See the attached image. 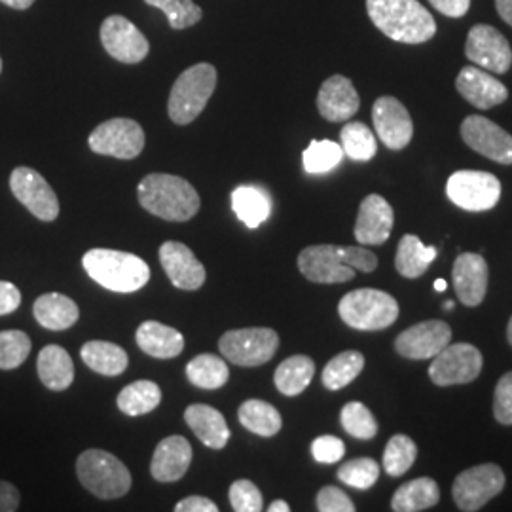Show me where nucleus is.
<instances>
[{
	"instance_id": "1",
	"label": "nucleus",
	"mask_w": 512,
	"mask_h": 512,
	"mask_svg": "<svg viewBox=\"0 0 512 512\" xmlns=\"http://www.w3.org/2000/svg\"><path fill=\"white\" fill-rule=\"evenodd\" d=\"M370 21L385 37L403 44H423L437 35V23L418 0H366Z\"/></svg>"
},
{
	"instance_id": "2",
	"label": "nucleus",
	"mask_w": 512,
	"mask_h": 512,
	"mask_svg": "<svg viewBox=\"0 0 512 512\" xmlns=\"http://www.w3.org/2000/svg\"><path fill=\"white\" fill-rule=\"evenodd\" d=\"M139 203L148 213L171 222H184L200 211V194L183 177L152 173L137 188Z\"/></svg>"
},
{
	"instance_id": "3",
	"label": "nucleus",
	"mask_w": 512,
	"mask_h": 512,
	"mask_svg": "<svg viewBox=\"0 0 512 512\" xmlns=\"http://www.w3.org/2000/svg\"><path fill=\"white\" fill-rule=\"evenodd\" d=\"M82 266L95 283L112 293H137L150 281L147 262L124 251L92 249L82 256Z\"/></svg>"
},
{
	"instance_id": "4",
	"label": "nucleus",
	"mask_w": 512,
	"mask_h": 512,
	"mask_svg": "<svg viewBox=\"0 0 512 512\" xmlns=\"http://www.w3.org/2000/svg\"><path fill=\"white\" fill-rule=\"evenodd\" d=\"M215 88H217V69L213 65L198 63L186 69L175 80L169 93V103H167L169 118L179 126H188L202 114Z\"/></svg>"
},
{
	"instance_id": "5",
	"label": "nucleus",
	"mask_w": 512,
	"mask_h": 512,
	"mask_svg": "<svg viewBox=\"0 0 512 512\" xmlns=\"http://www.w3.org/2000/svg\"><path fill=\"white\" fill-rule=\"evenodd\" d=\"M80 484L99 499H120L131 490L129 469L105 450H86L76 459Z\"/></svg>"
},
{
	"instance_id": "6",
	"label": "nucleus",
	"mask_w": 512,
	"mask_h": 512,
	"mask_svg": "<svg viewBox=\"0 0 512 512\" xmlns=\"http://www.w3.org/2000/svg\"><path fill=\"white\" fill-rule=\"evenodd\" d=\"M338 313L351 329L384 330L397 321L399 302L385 291L357 289L340 300Z\"/></svg>"
},
{
	"instance_id": "7",
	"label": "nucleus",
	"mask_w": 512,
	"mask_h": 512,
	"mask_svg": "<svg viewBox=\"0 0 512 512\" xmlns=\"http://www.w3.org/2000/svg\"><path fill=\"white\" fill-rule=\"evenodd\" d=\"M279 348V334L268 327L228 330L219 340L220 353L234 365H266L274 359Z\"/></svg>"
},
{
	"instance_id": "8",
	"label": "nucleus",
	"mask_w": 512,
	"mask_h": 512,
	"mask_svg": "<svg viewBox=\"0 0 512 512\" xmlns=\"http://www.w3.org/2000/svg\"><path fill=\"white\" fill-rule=\"evenodd\" d=\"M505 488V473L495 463L476 465L454 480L452 497L459 511L476 512L488 505Z\"/></svg>"
},
{
	"instance_id": "9",
	"label": "nucleus",
	"mask_w": 512,
	"mask_h": 512,
	"mask_svg": "<svg viewBox=\"0 0 512 512\" xmlns=\"http://www.w3.org/2000/svg\"><path fill=\"white\" fill-rule=\"evenodd\" d=\"M450 202L471 213L494 209L501 198L499 179L486 171H456L446 184Z\"/></svg>"
},
{
	"instance_id": "10",
	"label": "nucleus",
	"mask_w": 512,
	"mask_h": 512,
	"mask_svg": "<svg viewBox=\"0 0 512 512\" xmlns=\"http://www.w3.org/2000/svg\"><path fill=\"white\" fill-rule=\"evenodd\" d=\"M484 366V357L480 349L473 344H448L433 357V365L429 366V378L439 387L463 385L475 382Z\"/></svg>"
},
{
	"instance_id": "11",
	"label": "nucleus",
	"mask_w": 512,
	"mask_h": 512,
	"mask_svg": "<svg viewBox=\"0 0 512 512\" xmlns=\"http://www.w3.org/2000/svg\"><path fill=\"white\" fill-rule=\"evenodd\" d=\"M88 145L95 154L133 160L145 148V131L129 118H112L93 129Z\"/></svg>"
},
{
	"instance_id": "12",
	"label": "nucleus",
	"mask_w": 512,
	"mask_h": 512,
	"mask_svg": "<svg viewBox=\"0 0 512 512\" xmlns=\"http://www.w3.org/2000/svg\"><path fill=\"white\" fill-rule=\"evenodd\" d=\"M10 188L18 202L38 220L52 222L59 217V200L54 188L31 167H16L10 175Z\"/></svg>"
},
{
	"instance_id": "13",
	"label": "nucleus",
	"mask_w": 512,
	"mask_h": 512,
	"mask_svg": "<svg viewBox=\"0 0 512 512\" xmlns=\"http://www.w3.org/2000/svg\"><path fill=\"white\" fill-rule=\"evenodd\" d=\"M465 55L476 67L490 73H509L512 67L511 44L492 25H475L469 31Z\"/></svg>"
},
{
	"instance_id": "14",
	"label": "nucleus",
	"mask_w": 512,
	"mask_h": 512,
	"mask_svg": "<svg viewBox=\"0 0 512 512\" xmlns=\"http://www.w3.org/2000/svg\"><path fill=\"white\" fill-rule=\"evenodd\" d=\"M461 139L484 158L512 165V135L484 116H467L461 124Z\"/></svg>"
},
{
	"instance_id": "15",
	"label": "nucleus",
	"mask_w": 512,
	"mask_h": 512,
	"mask_svg": "<svg viewBox=\"0 0 512 512\" xmlns=\"http://www.w3.org/2000/svg\"><path fill=\"white\" fill-rule=\"evenodd\" d=\"M101 42L110 57L128 65L141 63L150 52L147 37L124 16H109L103 21Z\"/></svg>"
},
{
	"instance_id": "16",
	"label": "nucleus",
	"mask_w": 512,
	"mask_h": 512,
	"mask_svg": "<svg viewBox=\"0 0 512 512\" xmlns=\"http://www.w3.org/2000/svg\"><path fill=\"white\" fill-rule=\"evenodd\" d=\"M450 342H452L450 325L446 321L429 319L401 332L395 340V349L401 357L423 361L439 355Z\"/></svg>"
},
{
	"instance_id": "17",
	"label": "nucleus",
	"mask_w": 512,
	"mask_h": 512,
	"mask_svg": "<svg viewBox=\"0 0 512 512\" xmlns=\"http://www.w3.org/2000/svg\"><path fill=\"white\" fill-rule=\"evenodd\" d=\"M376 135L389 150H403L410 145L414 124L403 103L391 95L380 97L372 107Z\"/></svg>"
},
{
	"instance_id": "18",
	"label": "nucleus",
	"mask_w": 512,
	"mask_h": 512,
	"mask_svg": "<svg viewBox=\"0 0 512 512\" xmlns=\"http://www.w3.org/2000/svg\"><path fill=\"white\" fill-rule=\"evenodd\" d=\"M298 270L311 283H348L355 277V270L346 266L336 245H310L298 255Z\"/></svg>"
},
{
	"instance_id": "19",
	"label": "nucleus",
	"mask_w": 512,
	"mask_h": 512,
	"mask_svg": "<svg viewBox=\"0 0 512 512\" xmlns=\"http://www.w3.org/2000/svg\"><path fill=\"white\" fill-rule=\"evenodd\" d=\"M160 264L169 281L181 291H198L205 283V266L181 241H165L160 247Z\"/></svg>"
},
{
	"instance_id": "20",
	"label": "nucleus",
	"mask_w": 512,
	"mask_h": 512,
	"mask_svg": "<svg viewBox=\"0 0 512 512\" xmlns=\"http://www.w3.org/2000/svg\"><path fill=\"white\" fill-rule=\"evenodd\" d=\"M488 264L476 253H461L452 268V281L459 302L467 308H476L484 302L488 291Z\"/></svg>"
},
{
	"instance_id": "21",
	"label": "nucleus",
	"mask_w": 512,
	"mask_h": 512,
	"mask_svg": "<svg viewBox=\"0 0 512 512\" xmlns=\"http://www.w3.org/2000/svg\"><path fill=\"white\" fill-rule=\"evenodd\" d=\"M361 107V97L348 76L334 74L327 78L317 95L319 114L329 122H348Z\"/></svg>"
},
{
	"instance_id": "22",
	"label": "nucleus",
	"mask_w": 512,
	"mask_h": 512,
	"mask_svg": "<svg viewBox=\"0 0 512 512\" xmlns=\"http://www.w3.org/2000/svg\"><path fill=\"white\" fill-rule=\"evenodd\" d=\"M456 88L467 103L480 110L494 109L509 99L507 86L476 65L461 69Z\"/></svg>"
},
{
	"instance_id": "23",
	"label": "nucleus",
	"mask_w": 512,
	"mask_h": 512,
	"mask_svg": "<svg viewBox=\"0 0 512 512\" xmlns=\"http://www.w3.org/2000/svg\"><path fill=\"white\" fill-rule=\"evenodd\" d=\"M395 224V213L389 202L380 194H370L361 202L355 222V239L361 245H382Z\"/></svg>"
},
{
	"instance_id": "24",
	"label": "nucleus",
	"mask_w": 512,
	"mask_h": 512,
	"mask_svg": "<svg viewBox=\"0 0 512 512\" xmlns=\"http://www.w3.org/2000/svg\"><path fill=\"white\" fill-rule=\"evenodd\" d=\"M192 463V446L190 442L181 437L173 435L162 440L150 461V475L158 482L171 484L181 480Z\"/></svg>"
},
{
	"instance_id": "25",
	"label": "nucleus",
	"mask_w": 512,
	"mask_h": 512,
	"mask_svg": "<svg viewBox=\"0 0 512 512\" xmlns=\"http://www.w3.org/2000/svg\"><path fill=\"white\" fill-rule=\"evenodd\" d=\"M184 421L207 448H226L230 440V427L217 408L209 404H190L184 410Z\"/></svg>"
},
{
	"instance_id": "26",
	"label": "nucleus",
	"mask_w": 512,
	"mask_h": 512,
	"mask_svg": "<svg viewBox=\"0 0 512 512\" xmlns=\"http://www.w3.org/2000/svg\"><path fill=\"white\" fill-rule=\"evenodd\" d=\"M137 346L150 357L173 359L184 349V336L177 329L167 327L160 321H145L135 334Z\"/></svg>"
},
{
	"instance_id": "27",
	"label": "nucleus",
	"mask_w": 512,
	"mask_h": 512,
	"mask_svg": "<svg viewBox=\"0 0 512 512\" xmlns=\"http://www.w3.org/2000/svg\"><path fill=\"white\" fill-rule=\"evenodd\" d=\"M33 315L44 329L59 332L73 327L80 317V308L73 298L65 294L46 293L35 300Z\"/></svg>"
},
{
	"instance_id": "28",
	"label": "nucleus",
	"mask_w": 512,
	"mask_h": 512,
	"mask_svg": "<svg viewBox=\"0 0 512 512\" xmlns=\"http://www.w3.org/2000/svg\"><path fill=\"white\" fill-rule=\"evenodd\" d=\"M38 378L52 391H65L74 382V363L67 349L46 346L38 353Z\"/></svg>"
},
{
	"instance_id": "29",
	"label": "nucleus",
	"mask_w": 512,
	"mask_h": 512,
	"mask_svg": "<svg viewBox=\"0 0 512 512\" xmlns=\"http://www.w3.org/2000/svg\"><path fill=\"white\" fill-rule=\"evenodd\" d=\"M440 499L439 484L421 476L403 484L391 499V509L395 512H420L433 509Z\"/></svg>"
},
{
	"instance_id": "30",
	"label": "nucleus",
	"mask_w": 512,
	"mask_h": 512,
	"mask_svg": "<svg viewBox=\"0 0 512 512\" xmlns=\"http://www.w3.org/2000/svg\"><path fill=\"white\" fill-rule=\"evenodd\" d=\"M80 357L88 368L103 376H120L129 363L126 349L105 340L86 342L80 349Z\"/></svg>"
},
{
	"instance_id": "31",
	"label": "nucleus",
	"mask_w": 512,
	"mask_h": 512,
	"mask_svg": "<svg viewBox=\"0 0 512 512\" xmlns=\"http://www.w3.org/2000/svg\"><path fill=\"white\" fill-rule=\"evenodd\" d=\"M437 258V247H427L414 234H406L397 245L395 268L406 279H418Z\"/></svg>"
},
{
	"instance_id": "32",
	"label": "nucleus",
	"mask_w": 512,
	"mask_h": 512,
	"mask_svg": "<svg viewBox=\"0 0 512 512\" xmlns=\"http://www.w3.org/2000/svg\"><path fill=\"white\" fill-rule=\"evenodd\" d=\"M315 376V363L308 355H293L275 368L274 384L285 397H296L308 389Z\"/></svg>"
},
{
	"instance_id": "33",
	"label": "nucleus",
	"mask_w": 512,
	"mask_h": 512,
	"mask_svg": "<svg viewBox=\"0 0 512 512\" xmlns=\"http://www.w3.org/2000/svg\"><path fill=\"white\" fill-rule=\"evenodd\" d=\"M232 209L247 228H258L270 217L272 200L258 186H239L232 192Z\"/></svg>"
},
{
	"instance_id": "34",
	"label": "nucleus",
	"mask_w": 512,
	"mask_h": 512,
	"mask_svg": "<svg viewBox=\"0 0 512 512\" xmlns=\"http://www.w3.org/2000/svg\"><path fill=\"white\" fill-rule=\"evenodd\" d=\"M238 418L245 429L264 439L275 437L283 427V418L274 404L258 401V399H249L241 404Z\"/></svg>"
},
{
	"instance_id": "35",
	"label": "nucleus",
	"mask_w": 512,
	"mask_h": 512,
	"mask_svg": "<svg viewBox=\"0 0 512 512\" xmlns=\"http://www.w3.org/2000/svg\"><path fill=\"white\" fill-rule=\"evenodd\" d=\"M118 408L126 416H143L156 410L162 403L160 385L150 380H139L126 385L118 395Z\"/></svg>"
},
{
	"instance_id": "36",
	"label": "nucleus",
	"mask_w": 512,
	"mask_h": 512,
	"mask_svg": "<svg viewBox=\"0 0 512 512\" xmlns=\"http://www.w3.org/2000/svg\"><path fill=\"white\" fill-rule=\"evenodd\" d=\"M186 378L190 384L202 389H219L228 382L230 368L224 359L211 353H202L186 365Z\"/></svg>"
},
{
	"instance_id": "37",
	"label": "nucleus",
	"mask_w": 512,
	"mask_h": 512,
	"mask_svg": "<svg viewBox=\"0 0 512 512\" xmlns=\"http://www.w3.org/2000/svg\"><path fill=\"white\" fill-rule=\"evenodd\" d=\"M365 368V355L359 351H342L332 357L323 368V385L330 391H338L351 384Z\"/></svg>"
},
{
	"instance_id": "38",
	"label": "nucleus",
	"mask_w": 512,
	"mask_h": 512,
	"mask_svg": "<svg viewBox=\"0 0 512 512\" xmlns=\"http://www.w3.org/2000/svg\"><path fill=\"white\" fill-rule=\"evenodd\" d=\"M340 139L344 154L355 162H368L378 152L376 137L363 122H348L340 131Z\"/></svg>"
},
{
	"instance_id": "39",
	"label": "nucleus",
	"mask_w": 512,
	"mask_h": 512,
	"mask_svg": "<svg viewBox=\"0 0 512 512\" xmlns=\"http://www.w3.org/2000/svg\"><path fill=\"white\" fill-rule=\"evenodd\" d=\"M418 458V446L408 435L391 437L384 452V469L389 476H403Z\"/></svg>"
},
{
	"instance_id": "40",
	"label": "nucleus",
	"mask_w": 512,
	"mask_h": 512,
	"mask_svg": "<svg viewBox=\"0 0 512 512\" xmlns=\"http://www.w3.org/2000/svg\"><path fill=\"white\" fill-rule=\"evenodd\" d=\"M344 158L342 145L334 141H311L310 147L304 150L302 162L310 175H323L338 167Z\"/></svg>"
},
{
	"instance_id": "41",
	"label": "nucleus",
	"mask_w": 512,
	"mask_h": 512,
	"mask_svg": "<svg viewBox=\"0 0 512 512\" xmlns=\"http://www.w3.org/2000/svg\"><path fill=\"white\" fill-rule=\"evenodd\" d=\"M340 421H342V427L346 429V433L353 439L372 440L378 435V421L363 403L353 401V403L346 404L342 408Z\"/></svg>"
},
{
	"instance_id": "42",
	"label": "nucleus",
	"mask_w": 512,
	"mask_h": 512,
	"mask_svg": "<svg viewBox=\"0 0 512 512\" xmlns=\"http://www.w3.org/2000/svg\"><path fill=\"white\" fill-rule=\"evenodd\" d=\"M31 338L21 330L0 332V370H16L31 353Z\"/></svg>"
},
{
	"instance_id": "43",
	"label": "nucleus",
	"mask_w": 512,
	"mask_h": 512,
	"mask_svg": "<svg viewBox=\"0 0 512 512\" xmlns=\"http://www.w3.org/2000/svg\"><path fill=\"white\" fill-rule=\"evenodd\" d=\"M145 2L148 6L160 8L169 19L171 29L175 31L188 29L203 18L202 8L194 4V0H145Z\"/></svg>"
},
{
	"instance_id": "44",
	"label": "nucleus",
	"mask_w": 512,
	"mask_h": 512,
	"mask_svg": "<svg viewBox=\"0 0 512 512\" xmlns=\"http://www.w3.org/2000/svg\"><path fill=\"white\" fill-rule=\"evenodd\" d=\"M380 476V465L370 458L351 459L338 469V478L355 490H370Z\"/></svg>"
},
{
	"instance_id": "45",
	"label": "nucleus",
	"mask_w": 512,
	"mask_h": 512,
	"mask_svg": "<svg viewBox=\"0 0 512 512\" xmlns=\"http://www.w3.org/2000/svg\"><path fill=\"white\" fill-rule=\"evenodd\" d=\"M230 505L236 512H260L264 509V497L251 480H236L230 486Z\"/></svg>"
},
{
	"instance_id": "46",
	"label": "nucleus",
	"mask_w": 512,
	"mask_h": 512,
	"mask_svg": "<svg viewBox=\"0 0 512 512\" xmlns=\"http://www.w3.org/2000/svg\"><path fill=\"white\" fill-rule=\"evenodd\" d=\"M311 456L319 463H327V465L338 463L346 456V444H344V440L332 437V435L317 437L311 442Z\"/></svg>"
},
{
	"instance_id": "47",
	"label": "nucleus",
	"mask_w": 512,
	"mask_h": 512,
	"mask_svg": "<svg viewBox=\"0 0 512 512\" xmlns=\"http://www.w3.org/2000/svg\"><path fill=\"white\" fill-rule=\"evenodd\" d=\"M494 416L501 425H512V372H507L495 387Z\"/></svg>"
},
{
	"instance_id": "48",
	"label": "nucleus",
	"mask_w": 512,
	"mask_h": 512,
	"mask_svg": "<svg viewBox=\"0 0 512 512\" xmlns=\"http://www.w3.org/2000/svg\"><path fill=\"white\" fill-rule=\"evenodd\" d=\"M338 255H340V260L349 268H353L355 272L359 270V272L370 274L378 268V256L365 247H353V245L338 247Z\"/></svg>"
},
{
	"instance_id": "49",
	"label": "nucleus",
	"mask_w": 512,
	"mask_h": 512,
	"mask_svg": "<svg viewBox=\"0 0 512 512\" xmlns=\"http://www.w3.org/2000/svg\"><path fill=\"white\" fill-rule=\"evenodd\" d=\"M317 511L355 512V505L344 490H340L336 486H325L317 494Z\"/></svg>"
},
{
	"instance_id": "50",
	"label": "nucleus",
	"mask_w": 512,
	"mask_h": 512,
	"mask_svg": "<svg viewBox=\"0 0 512 512\" xmlns=\"http://www.w3.org/2000/svg\"><path fill=\"white\" fill-rule=\"evenodd\" d=\"M21 306V293L10 281H0V317L10 315Z\"/></svg>"
},
{
	"instance_id": "51",
	"label": "nucleus",
	"mask_w": 512,
	"mask_h": 512,
	"mask_svg": "<svg viewBox=\"0 0 512 512\" xmlns=\"http://www.w3.org/2000/svg\"><path fill=\"white\" fill-rule=\"evenodd\" d=\"M177 512H219V507L215 505V501L202 497V495H190L184 497L177 505H175Z\"/></svg>"
},
{
	"instance_id": "52",
	"label": "nucleus",
	"mask_w": 512,
	"mask_h": 512,
	"mask_svg": "<svg viewBox=\"0 0 512 512\" xmlns=\"http://www.w3.org/2000/svg\"><path fill=\"white\" fill-rule=\"evenodd\" d=\"M433 8H437L442 16L448 18H463L469 8H471V0H429Z\"/></svg>"
},
{
	"instance_id": "53",
	"label": "nucleus",
	"mask_w": 512,
	"mask_h": 512,
	"mask_svg": "<svg viewBox=\"0 0 512 512\" xmlns=\"http://www.w3.org/2000/svg\"><path fill=\"white\" fill-rule=\"evenodd\" d=\"M21 497H19V490L10 484L0 480V512H14L18 511Z\"/></svg>"
},
{
	"instance_id": "54",
	"label": "nucleus",
	"mask_w": 512,
	"mask_h": 512,
	"mask_svg": "<svg viewBox=\"0 0 512 512\" xmlns=\"http://www.w3.org/2000/svg\"><path fill=\"white\" fill-rule=\"evenodd\" d=\"M495 8L501 19L512 27V0H495Z\"/></svg>"
},
{
	"instance_id": "55",
	"label": "nucleus",
	"mask_w": 512,
	"mask_h": 512,
	"mask_svg": "<svg viewBox=\"0 0 512 512\" xmlns=\"http://www.w3.org/2000/svg\"><path fill=\"white\" fill-rule=\"evenodd\" d=\"M0 2H4L6 6H10L14 10H27L35 4V0H0Z\"/></svg>"
},
{
	"instance_id": "56",
	"label": "nucleus",
	"mask_w": 512,
	"mask_h": 512,
	"mask_svg": "<svg viewBox=\"0 0 512 512\" xmlns=\"http://www.w3.org/2000/svg\"><path fill=\"white\" fill-rule=\"evenodd\" d=\"M291 511V507H289V503L287 501H281V499H277L274 501L270 507H268V512H289Z\"/></svg>"
},
{
	"instance_id": "57",
	"label": "nucleus",
	"mask_w": 512,
	"mask_h": 512,
	"mask_svg": "<svg viewBox=\"0 0 512 512\" xmlns=\"http://www.w3.org/2000/svg\"><path fill=\"white\" fill-rule=\"evenodd\" d=\"M433 287H435V291H437V293H444V291H446V287H448V283H446V279H437Z\"/></svg>"
},
{
	"instance_id": "58",
	"label": "nucleus",
	"mask_w": 512,
	"mask_h": 512,
	"mask_svg": "<svg viewBox=\"0 0 512 512\" xmlns=\"http://www.w3.org/2000/svg\"><path fill=\"white\" fill-rule=\"evenodd\" d=\"M507 340H509V344L512 346V317L511 321H509V327H507Z\"/></svg>"
},
{
	"instance_id": "59",
	"label": "nucleus",
	"mask_w": 512,
	"mask_h": 512,
	"mask_svg": "<svg viewBox=\"0 0 512 512\" xmlns=\"http://www.w3.org/2000/svg\"><path fill=\"white\" fill-rule=\"evenodd\" d=\"M456 308V304L452 302V300H448V302H444V310H454Z\"/></svg>"
},
{
	"instance_id": "60",
	"label": "nucleus",
	"mask_w": 512,
	"mask_h": 512,
	"mask_svg": "<svg viewBox=\"0 0 512 512\" xmlns=\"http://www.w3.org/2000/svg\"><path fill=\"white\" fill-rule=\"evenodd\" d=\"M0 73H2V59H0Z\"/></svg>"
}]
</instances>
